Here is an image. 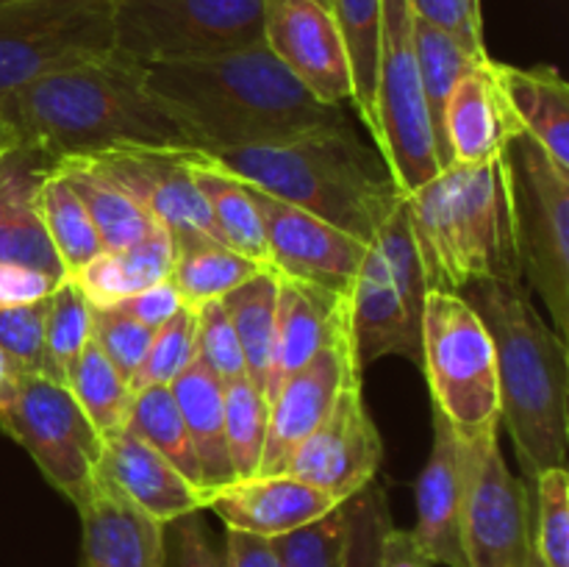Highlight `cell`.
Masks as SVG:
<instances>
[{
  "label": "cell",
  "mask_w": 569,
  "mask_h": 567,
  "mask_svg": "<svg viewBox=\"0 0 569 567\" xmlns=\"http://www.w3.org/2000/svg\"><path fill=\"white\" fill-rule=\"evenodd\" d=\"M465 448V543L467 567H531L533 504L528 481L515 476L500 450V428Z\"/></svg>",
  "instance_id": "7c38bea8"
},
{
  "label": "cell",
  "mask_w": 569,
  "mask_h": 567,
  "mask_svg": "<svg viewBox=\"0 0 569 567\" xmlns=\"http://www.w3.org/2000/svg\"><path fill=\"white\" fill-rule=\"evenodd\" d=\"M317 3H322L326 9H333V0H317Z\"/></svg>",
  "instance_id": "9f6ffc18"
},
{
  "label": "cell",
  "mask_w": 569,
  "mask_h": 567,
  "mask_svg": "<svg viewBox=\"0 0 569 567\" xmlns=\"http://www.w3.org/2000/svg\"><path fill=\"white\" fill-rule=\"evenodd\" d=\"M222 400H226V442L233 472L237 478L256 476L264 454L270 404L248 381V376L222 384Z\"/></svg>",
  "instance_id": "74e56055"
},
{
  "label": "cell",
  "mask_w": 569,
  "mask_h": 567,
  "mask_svg": "<svg viewBox=\"0 0 569 567\" xmlns=\"http://www.w3.org/2000/svg\"><path fill=\"white\" fill-rule=\"evenodd\" d=\"M117 0H0V92L114 50Z\"/></svg>",
  "instance_id": "8fae6325"
},
{
  "label": "cell",
  "mask_w": 569,
  "mask_h": 567,
  "mask_svg": "<svg viewBox=\"0 0 569 567\" xmlns=\"http://www.w3.org/2000/svg\"><path fill=\"white\" fill-rule=\"evenodd\" d=\"M381 461L383 439L367 409L359 381L339 392L331 411L292 454L287 472L342 504L376 481Z\"/></svg>",
  "instance_id": "9a60e30c"
},
{
  "label": "cell",
  "mask_w": 569,
  "mask_h": 567,
  "mask_svg": "<svg viewBox=\"0 0 569 567\" xmlns=\"http://www.w3.org/2000/svg\"><path fill=\"white\" fill-rule=\"evenodd\" d=\"M428 292L461 295L472 284H522L503 153L450 165L406 195Z\"/></svg>",
  "instance_id": "5b68a950"
},
{
  "label": "cell",
  "mask_w": 569,
  "mask_h": 567,
  "mask_svg": "<svg viewBox=\"0 0 569 567\" xmlns=\"http://www.w3.org/2000/svg\"><path fill=\"white\" fill-rule=\"evenodd\" d=\"M0 111L14 145L37 150L50 167L117 148H192L144 87V67L120 50L0 92Z\"/></svg>",
  "instance_id": "7a4b0ae2"
},
{
  "label": "cell",
  "mask_w": 569,
  "mask_h": 567,
  "mask_svg": "<svg viewBox=\"0 0 569 567\" xmlns=\"http://www.w3.org/2000/svg\"><path fill=\"white\" fill-rule=\"evenodd\" d=\"M337 506L331 495L300 481L292 472H256L203 495V509L214 511L226 528L267 539L298 531Z\"/></svg>",
  "instance_id": "ac0fdd59"
},
{
  "label": "cell",
  "mask_w": 569,
  "mask_h": 567,
  "mask_svg": "<svg viewBox=\"0 0 569 567\" xmlns=\"http://www.w3.org/2000/svg\"><path fill=\"white\" fill-rule=\"evenodd\" d=\"M495 81L522 133L569 172V83L556 67H515L492 59Z\"/></svg>",
  "instance_id": "484cf974"
},
{
  "label": "cell",
  "mask_w": 569,
  "mask_h": 567,
  "mask_svg": "<svg viewBox=\"0 0 569 567\" xmlns=\"http://www.w3.org/2000/svg\"><path fill=\"white\" fill-rule=\"evenodd\" d=\"M264 33V0H117L114 50L139 64L250 48Z\"/></svg>",
  "instance_id": "9c48e42d"
},
{
  "label": "cell",
  "mask_w": 569,
  "mask_h": 567,
  "mask_svg": "<svg viewBox=\"0 0 569 567\" xmlns=\"http://www.w3.org/2000/svg\"><path fill=\"white\" fill-rule=\"evenodd\" d=\"M415 50H417V72H420L422 98H426L428 120H431L433 131V148H437L439 167H448V156H445L442 142V115L448 106L450 92L456 83L489 59V53H476L467 48L465 42L448 33L445 28L433 26V22L422 20L415 14Z\"/></svg>",
  "instance_id": "4dcf8cb0"
},
{
  "label": "cell",
  "mask_w": 569,
  "mask_h": 567,
  "mask_svg": "<svg viewBox=\"0 0 569 567\" xmlns=\"http://www.w3.org/2000/svg\"><path fill=\"white\" fill-rule=\"evenodd\" d=\"M206 156L239 181L367 245L406 198L381 156L356 137L353 126L303 133L287 142L211 150Z\"/></svg>",
  "instance_id": "277c9868"
},
{
  "label": "cell",
  "mask_w": 569,
  "mask_h": 567,
  "mask_svg": "<svg viewBox=\"0 0 569 567\" xmlns=\"http://www.w3.org/2000/svg\"><path fill=\"white\" fill-rule=\"evenodd\" d=\"M81 515V567H164L167 526L100 472Z\"/></svg>",
  "instance_id": "44dd1931"
},
{
  "label": "cell",
  "mask_w": 569,
  "mask_h": 567,
  "mask_svg": "<svg viewBox=\"0 0 569 567\" xmlns=\"http://www.w3.org/2000/svg\"><path fill=\"white\" fill-rule=\"evenodd\" d=\"M117 309H122L126 315H131L133 320H139L142 326L148 328H161L167 320H170L172 315H176L178 309L183 306L181 295H178L176 284L167 278V281L161 284H153V287L142 289V292L131 295V298L120 300V304H114Z\"/></svg>",
  "instance_id": "f907efd6"
},
{
  "label": "cell",
  "mask_w": 569,
  "mask_h": 567,
  "mask_svg": "<svg viewBox=\"0 0 569 567\" xmlns=\"http://www.w3.org/2000/svg\"><path fill=\"white\" fill-rule=\"evenodd\" d=\"M11 148H14V137H11L9 126H6V117H3V111H0V156H3V153H9Z\"/></svg>",
  "instance_id": "11a10c76"
},
{
  "label": "cell",
  "mask_w": 569,
  "mask_h": 567,
  "mask_svg": "<svg viewBox=\"0 0 569 567\" xmlns=\"http://www.w3.org/2000/svg\"><path fill=\"white\" fill-rule=\"evenodd\" d=\"M261 270L267 267L217 239H187V242H176L170 281L176 284L183 306L198 309L209 300H222Z\"/></svg>",
  "instance_id": "d6a6232c"
},
{
  "label": "cell",
  "mask_w": 569,
  "mask_h": 567,
  "mask_svg": "<svg viewBox=\"0 0 569 567\" xmlns=\"http://www.w3.org/2000/svg\"><path fill=\"white\" fill-rule=\"evenodd\" d=\"M333 17L348 44L353 70V103L365 128L376 133V72H378V26L381 0H333Z\"/></svg>",
  "instance_id": "8d00e7d4"
},
{
  "label": "cell",
  "mask_w": 569,
  "mask_h": 567,
  "mask_svg": "<svg viewBox=\"0 0 569 567\" xmlns=\"http://www.w3.org/2000/svg\"><path fill=\"white\" fill-rule=\"evenodd\" d=\"M533 554L545 567H569V472L550 467L533 478Z\"/></svg>",
  "instance_id": "60d3db41"
},
{
  "label": "cell",
  "mask_w": 569,
  "mask_h": 567,
  "mask_svg": "<svg viewBox=\"0 0 569 567\" xmlns=\"http://www.w3.org/2000/svg\"><path fill=\"white\" fill-rule=\"evenodd\" d=\"M461 298L478 311L495 345L500 428H506L528 481L567 467L569 359L567 339L539 315L526 284H472Z\"/></svg>",
  "instance_id": "3957f363"
},
{
  "label": "cell",
  "mask_w": 569,
  "mask_h": 567,
  "mask_svg": "<svg viewBox=\"0 0 569 567\" xmlns=\"http://www.w3.org/2000/svg\"><path fill=\"white\" fill-rule=\"evenodd\" d=\"M0 428L26 448L50 487L76 509L92 498L103 472V437L67 384L50 376H22L14 400L0 411Z\"/></svg>",
  "instance_id": "30bf717a"
},
{
  "label": "cell",
  "mask_w": 569,
  "mask_h": 567,
  "mask_svg": "<svg viewBox=\"0 0 569 567\" xmlns=\"http://www.w3.org/2000/svg\"><path fill=\"white\" fill-rule=\"evenodd\" d=\"M164 567H228L226 554L211 543L209 528L198 511L178 517L167 526Z\"/></svg>",
  "instance_id": "7dc6e473"
},
{
  "label": "cell",
  "mask_w": 569,
  "mask_h": 567,
  "mask_svg": "<svg viewBox=\"0 0 569 567\" xmlns=\"http://www.w3.org/2000/svg\"><path fill=\"white\" fill-rule=\"evenodd\" d=\"M176 242L167 228L156 226L148 237L120 250H103L76 276H70L92 306H114L172 276Z\"/></svg>",
  "instance_id": "83f0119b"
},
{
  "label": "cell",
  "mask_w": 569,
  "mask_h": 567,
  "mask_svg": "<svg viewBox=\"0 0 569 567\" xmlns=\"http://www.w3.org/2000/svg\"><path fill=\"white\" fill-rule=\"evenodd\" d=\"M103 472L128 500L164 526L192 511H203V493L131 428L103 437Z\"/></svg>",
  "instance_id": "cb8c5ba5"
},
{
  "label": "cell",
  "mask_w": 569,
  "mask_h": 567,
  "mask_svg": "<svg viewBox=\"0 0 569 567\" xmlns=\"http://www.w3.org/2000/svg\"><path fill=\"white\" fill-rule=\"evenodd\" d=\"M48 298L37 300V304L0 309V350L14 361V367L22 376L56 378V370L48 356V342H44Z\"/></svg>",
  "instance_id": "7bdbcfd3"
},
{
  "label": "cell",
  "mask_w": 569,
  "mask_h": 567,
  "mask_svg": "<svg viewBox=\"0 0 569 567\" xmlns=\"http://www.w3.org/2000/svg\"><path fill=\"white\" fill-rule=\"evenodd\" d=\"M192 148H117L83 159L120 183L133 200L150 211L176 242L187 239H217L222 242L209 206L189 170ZM226 245V242H222Z\"/></svg>",
  "instance_id": "4fadbf2b"
},
{
  "label": "cell",
  "mask_w": 569,
  "mask_h": 567,
  "mask_svg": "<svg viewBox=\"0 0 569 567\" xmlns=\"http://www.w3.org/2000/svg\"><path fill=\"white\" fill-rule=\"evenodd\" d=\"M53 170L59 176H64L72 192L78 195V200L87 209L89 220H92L94 231H98L103 250L128 248V245L139 242V239L148 237L159 226L139 200H133L109 176L94 170L89 161L61 159L56 161Z\"/></svg>",
  "instance_id": "f546056e"
},
{
  "label": "cell",
  "mask_w": 569,
  "mask_h": 567,
  "mask_svg": "<svg viewBox=\"0 0 569 567\" xmlns=\"http://www.w3.org/2000/svg\"><path fill=\"white\" fill-rule=\"evenodd\" d=\"M153 328L142 326L117 306H92V342L117 367L126 381H133L144 354L153 342Z\"/></svg>",
  "instance_id": "ee69618b"
},
{
  "label": "cell",
  "mask_w": 569,
  "mask_h": 567,
  "mask_svg": "<svg viewBox=\"0 0 569 567\" xmlns=\"http://www.w3.org/2000/svg\"><path fill=\"white\" fill-rule=\"evenodd\" d=\"M20 378H22V372L17 370L14 361H11L9 356L0 350V411H3L11 400H14L17 387H20Z\"/></svg>",
  "instance_id": "db71d44e"
},
{
  "label": "cell",
  "mask_w": 569,
  "mask_h": 567,
  "mask_svg": "<svg viewBox=\"0 0 569 567\" xmlns=\"http://www.w3.org/2000/svg\"><path fill=\"white\" fill-rule=\"evenodd\" d=\"M531 567H545V565H542V561H539V559H537V554H533V559H531Z\"/></svg>",
  "instance_id": "6f0895ef"
},
{
  "label": "cell",
  "mask_w": 569,
  "mask_h": 567,
  "mask_svg": "<svg viewBox=\"0 0 569 567\" xmlns=\"http://www.w3.org/2000/svg\"><path fill=\"white\" fill-rule=\"evenodd\" d=\"M198 359L194 348V309L181 306L161 328H156L153 342L144 354L142 367L133 376V392L144 387H170L192 361Z\"/></svg>",
  "instance_id": "b9f144b4"
},
{
  "label": "cell",
  "mask_w": 569,
  "mask_h": 567,
  "mask_svg": "<svg viewBox=\"0 0 569 567\" xmlns=\"http://www.w3.org/2000/svg\"><path fill=\"white\" fill-rule=\"evenodd\" d=\"M126 428H131L139 439H144L156 454L164 456L187 481H192L203 493L198 456H194L192 439H189L170 387L137 389Z\"/></svg>",
  "instance_id": "d590c367"
},
{
  "label": "cell",
  "mask_w": 569,
  "mask_h": 567,
  "mask_svg": "<svg viewBox=\"0 0 569 567\" xmlns=\"http://www.w3.org/2000/svg\"><path fill=\"white\" fill-rule=\"evenodd\" d=\"M411 9L422 20L453 33L459 42H465L476 53H487L481 0H411Z\"/></svg>",
  "instance_id": "c3c4849f"
},
{
  "label": "cell",
  "mask_w": 569,
  "mask_h": 567,
  "mask_svg": "<svg viewBox=\"0 0 569 567\" xmlns=\"http://www.w3.org/2000/svg\"><path fill=\"white\" fill-rule=\"evenodd\" d=\"M465 448L453 428L433 411V445L417 478V526L411 537L431 565L467 567L465 543Z\"/></svg>",
  "instance_id": "ffe728a7"
},
{
  "label": "cell",
  "mask_w": 569,
  "mask_h": 567,
  "mask_svg": "<svg viewBox=\"0 0 569 567\" xmlns=\"http://www.w3.org/2000/svg\"><path fill=\"white\" fill-rule=\"evenodd\" d=\"M348 320V295H333L311 284L278 276L276 304V350H272L267 404L276 398L278 387L309 359H315L322 345L331 342L339 326Z\"/></svg>",
  "instance_id": "d4e9b609"
},
{
  "label": "cell",
  "mask_w": 569,
  "mask_h": 567,
  "mask_svg": "<svg viewBox=\"0 0 569 567\" xmlns=\"http://www.w3.org/2000/svg\"><path fill=\"white\" fill-rule=\"evenodd\" d=\"M89 339H92V304L83 298L70 276L61 278L50 292L48 317H44V342H48L50 365L61 384Z\"/></svg>",
  "instance_id": "f35d334b"
},
{
  "label": "cell",
  "mask_w": 569,
  "mask_h": 567,
  "mask_svg": "<svg viewBox=\"0 0 569 567\" xmlns=\"http://www.w3.org/2000/svg\"><path fill=\"white\" fill-rule=\"evenodd\" d=\"M372 139L403 195H411L442 172L417 72L411 0H381Z\"/></svg>",
  "instance_id": "ba28073f"
},
{
  "label": "cell",
  "mask_w": 569,
  "mask_h": 567,
  "mask_svg": "<svg viewBox=\"0 0 569 567\" xmlns=\"http://www.w3.org/2000/svg\"><path fill=\"white\" fill-rule=\"evenodd\" d=\"M64 384L100 437L126 428L133 404V387L117 372V367L106 359L103 350L92 339L70 367Z\"/></svg>",
  "instance_id": "e575fe53"
},
{
  "label": "cell",
  "mask_w": 569,
  "mask_h": 567,
  "mask_svg": "<svg viewBox=\"0 0 569 567\" xmlns=\"http://www.w3.org/2000/svg\"><path fill=\"white\" fill-rule=\"evenodd\" d=\"M515 133H520V126L495 81L492 59H483L456 83L445 106L442 142L448 167L495 159Z\"/></svg>",
  "instance_id": "603a6c76"
},
{
  "label": "cell",
  "mask_w": 569,
  "mask_h": 567,
  "mask_svg": "<svg viewBox=\"0 0 569 567\" xmlns=\"http://www.w3.org/2000/svg\"><path fill=\"white\" fill-rule=\"evenodd\" d=\"M345 509V550L342 567H378L381 565L383 539L392 523L387 489L370 481L353 498L342 500Z\"/></svg>",
  "instance_id": "ab89813d"
},
{
  "label": "cell",
  "mask_w": 569,
  "mask_h": 567,
  "mask_svg": "<svg viewBox=\"0 0 569 567\" xmlns=\"http://www.w3.org/2000/svg\"><path fill=\"white\" fill-rule=\"evenodd\" d=\"M194 348H198V359L222 384L244 376L242 348H239L237 331L228 320L222 300H209L194 309Z\"/></svg>",
  "instance_id": "bcb514c9"
},
{
  "label": "cell",
  "mask_w": 569,
  "mask_h": 567,
  "mask_svg": "<svg viewBox=\"0 0 569 567\" xmlns=\"http://www.w3.org/2000/svg\"><path fill=\"white\" fill-rule=\"evenodd\" d=\"M511 222L522 284L548 306L559 337L569 331V172L559 170L528 133L503 148Z\"/></svg>",
  "instance_id": "52a82bcc"
},
{
  "label": "cell",
  "mask_w": 569,
  "mask_h": 567,
  "mask_svg": "<svg viewBox=\"0 0 569 567\" xmlns=\"http://www.w3.org/2000/svg\"><path fill=\"white\" fill-rule=\"evenodd\" d=\"M189 170H192L194 183H198L200 195H203L206 206L214 217L222 242L270 270L264 222H261L259 206L253 200V189L228 170H222L220 165H214L203 150H192Z\"/></svg>",
  "instance_id": "f1b7e54d"
},
{
  "label": "cell",
  "mask_w": 569,
  "mask_h": 567,
  "mask_svg": "<svg viewBox=\"0 0 569 567\" xmlns=\"http://www.w3.org/2000/svg\"><path fill=\"white\" fill-rule=\"evenodd\" d=\"M253 200L264 222L270 270L276 276L350 295L370 245L261 189H253Z\"/></svg>",
  "instance_id": "5bb4252c"
},
{
  "label": "cell",
  "mask_w": 569,
  "mask_h": 567,
  "mask_svg": "<svg viewBox=\"0 0 569 567\" xmlns=\"http://www.w3.org/2000/svg\"><path fill=\"white\" fill-rule=\"evenodd\" d=\"M39 211H42L44 231H48L50 245H53L56 256H59L64 276H76L83 265L103 253L98 231H94L92 220H89L87 209L72 192L64 176L50 170L42 178L39 187Z\"/></svg>",
  "instance_id": "836d02e7"
},
{
  "label": "cell",
  "mask_w": 569,
  "mask_h": 567,
  "mask_svg": "<svg viewBox=\"0 0 569 567\" xmlns=\"http://www.w3.org/2000/svg\"><path fill=\"white\" fill-rule=\"evenodd\" d=\"M142 67L148 92L203 153L350 128L345 106L317 100L264 42Z\"/></svg>",
  "instance_id": "6da1fadb"
},
{
  "label": "cell",
  "mask_w": 569,
  "mask_h": 567,
  "mask_svg": "<svg viewBox=\"0 0 569 567\" xmlns=\"http://www.w3.org/2000/svg\"><path fill=\"white\" fill-rule=\"evenodd\" d=\"M348 326L356 365L365 370L383 356H403L420 365L422 311L406 300L398 281L376 250H367L348 295Z\"/></svg>",
  "instance_id": "d6986e66"
},
{
  "label": "cell",
  "mask_w": 569,
  "mask_h": 567,
  "mask_svg": "<svg viewBox=\"0 0 569 567\" xmlns=\"http://www.w3.org/2000/svg\"><path fill=\"white\" fill-rule=\"evenodd\" d=\"M361 372L365 370L356 365L350 326L345 320L331 342L322 345L315 359L292 372L270 400L267 442L259 465L261 476L287 472L289 459L300 448V442L320 426L322 417L337 404L339 392L348 384L361 381Z\"/></svg>",
  "instance_id": "e0dca14e"
},
{
  "label": "cell",
  "mask_w": 569,
  "mask_h": 567,
  "mask_svg": "<svg viewBox=\"0 0 569 567\" xmlns=\"http://www.w3.org/2000/svg\"><path fill=\"white\" fill-rule=\"evenodd\" d=\"M53 167L37 153L14 145L0 156V261L33 267L61 281L64 267L50 245L39 211V187Z\"/></svg>",
  "instance_id": "7402d4cb"
},
{
  "label": "cell",
  "mask_w": 569,
  "mask_h": 567,
  "mask_svg": "<svg viewBox=\"0 0 569 567\" xmlns=\"http://www.w3.org/2000/svg\"><path fill=\"white\" fill-rule=\"evenodd\" d=\"M56 284H59L56 278L44 276V272L33 270V267L0 261V309L44 300L53 292Z\"/></svg>",
  "instance_id": "681fc988"
},
{
  "label": "cell",
  "mask_w": 569,
  "mask_h": 567,
  "mask_svg": "<svg viewBox=\"0 0 569 567\" xmlns=\"http://www.w3.org/2000/svg\"><path fill=\"white\" fill-rule=\"evenodd\" d=\"M281 567H342L345 509L342 504L320 520L272 539Z\"/></svg>",
  "instance_id": "f6af8a7d"
},
{
  "label": "cell",
  "mask_w": 569,
  "mask_h": 567,
  "mask_svg": "<svg viewBox=\"0 0 569 567\" xmlns=\"http://www.w3.org/2000/svg\"><path fill=\"white\" fill-rule=\"evenodd\" d=\"M172 398L183 417L194 456L200 465V484L203 495L217 487H226L237 478L231 467L226 442V400H222V381L194 359L176 381L170 384Z\"/></svg>",
  "instance_id": "4316f807"
},
{
  "label": "cell",
  "mask_w": 569,
  "mask_h": 567,
  "mask_svg": "<svg viewBox=\"0 0 569 567\" xmlns=\"http://www.w3.org/2000/svg\"><path fill=\"white\" fill-rule=\"evenodd\" d=\"M261 42L317 100L353 103L348 44L331 9L317 0H264Z\"/></svg>",
  "instance_id": "2e32d148"
},
{
  "label": "cell",
  "mask_w": 569,
  "mask_h": 567,
  "mask_svg": "<svg viewBox=\"0 0 569 567\" xmlns=\"http://www.w3.org/2000/svg\"><path fill=\"white\" fill-rule=\"evenodd\" d=\"M420 354L433 411L445 417L461 445L500 428L492 337L478 311L461 295H426Z\"/></svg>",
  "instance_id": "8992f818"
},
{
  "label": "cell",
  "mask_w": 569,
  "mask_h": 567,
  "mask_svg": "<svg viewBox=\"0 0 569 567\" xmlns=\"http://www.w3.org/2000/svg\"><path fill=\"white\" fill-rule=\"evenodd\" d=\"M226 565L228 567H281L278 565L276 543L256 534L226 528Z\"/></svg>",
  "instance_id": "816d5d0a"
},
{
  "label": "cell",
  "mask_w": 569,
  "mask_h": 567,
  "mask_svg": "<svg viewBox=\"0 0 569 567\" xmlns=\"http://www.w3.org/2000/svg\"><path fill=\"white\" fill-rule=\"evenodd\" d=\"M276 304L278 276L272 270H261L259 276L248 278L242 287L222 298L226 315L237 331L239 348H242L244 376L264 398L272 350H276Z\"/></svg>",
  "instance_id": "1f68e13d"
},
{
  "label": "cell",
  "mask_w": 569,
  "mask_h": 567,
  "mask_svg": "<svg viewBox=\"0 0 569 567\" xmlns=\"http://www.w3.org/2000/svg\"><path fill=\"white\" fill-rule=\"evenodd\" d=\"M378 567H437L428 561V556L422 554L420 545L415 543L411 531L403 528H389L387 539H383L381 550V565Z\"/></svg>",
  "instance_id": "f5cc1de1"
}]
</instances>
